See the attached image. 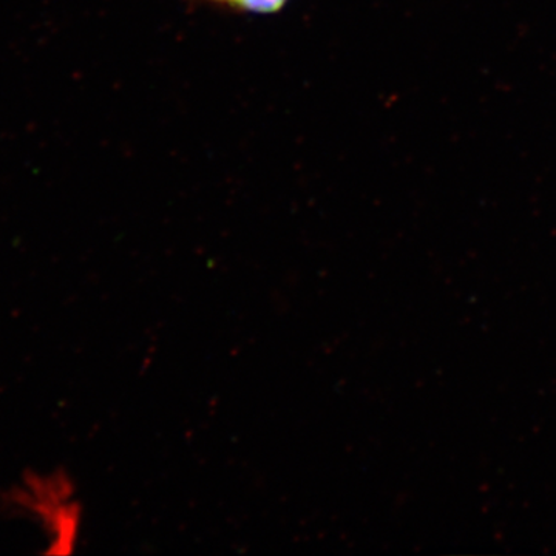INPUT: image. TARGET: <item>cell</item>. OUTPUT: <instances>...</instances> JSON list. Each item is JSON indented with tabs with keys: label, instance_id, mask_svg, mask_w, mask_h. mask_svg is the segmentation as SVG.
<instances>
[{
	"label": "cell",
	"instance_id": "7a4b0ae2",
	"mask_svg": "<svg viewBox=\"0 0 556 556\" xmlns=\"http://www.w3.org/2000/svg\"><path fill=\"white\" fill-rule=\"evenodd\" d=\"M212 2L226 3V5L239 7L241 0H212Z\"/></svg>",
	"mask_w": 556,
	"mask_h": 556
},
{
	"label": "cell",
	"instance_id": "6da1fadb",
	"mask_svg": "<svg viewBox=\"0 0 556 556\" xmlns=\"http://www.w3.org/2000/svg\"><path fill=\"white\" fill-rule=\"evenodd\" d=\"M287 0H241L239 9L251 13H276Z\"/></svg>",
	"mask_w": 556,
	"mask_h": 556
}]
</instances>
